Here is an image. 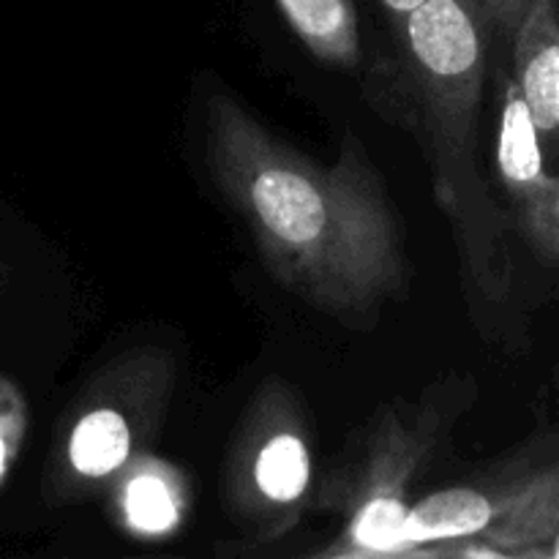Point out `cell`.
<instances>
[{
    "instance_id": "obj_1",
    "label": "cell",
    "mask_w": 559,
    "mask_h": 559,
    "mask_svg": "<svg viewBox=\"0 0 559 559\" xmlns=\"http://www.w3.org/2000/svg\"><path fill=\"white\" fill-rule=\"evenodd\" d=\"M207 162L273 276L336 317H369L407 282L396 216L355 140L317 164L233 96L205 102Z\"/></svg>"
},
{
    "instance_id": "obj_2",
    "label": "cell",
    "mask_w": 559,
    "mask_h": 559,
    "mask_svg": "<svg viewBox=\"0 0 559 559\" xmlns=\"http://www.w3.org/2000/svg\"><path fill=\"white\" fill-rule=\"evenodd\" d=\"M489 25L480 0H424L399 25L431 134L437 200L456 222L473 260L480 254L484 235V191L473 164V131L484 91Z\"/></svg>"
},
{
    "instance_id": "obj_3",
    "label": "cell",
    "mask_w": 559,
    "mask_h": 559,
    "mask_svg": "<svg viewBox=\"0 0 559 559\" xmlns=\"http://www.w3.org/2000/svg\"><path fill=\"white\" fill-rule=\"evenodd\" d=\"M173 374L169 355L140 349L112 360L87 385L55 451L52 486L60 500L96 495L147 451L173 396Z\"/></svg>"
},
{
    "instance_id": "obj_4",
    "label": "cell",
    "mask_w": 559,
    "mask_h": 559,
    "mask_svg": "<svg viewBox=\"0 0 559 559\" xmlns=\"http://www.w3.org/2000/svg\"><path fill=\"white\" fill-rule=\"evenodd\" d=\"M311 473L309 429L298 399L284 382H265L233 448V511L262 535H284L309 500Z\"/></svg>"
},
{
    "instance_id": "obj_5",
    "label": "cell",
    "mask_w": 559,
    "mask_h": 559,
    "mask_svg": "<svg viewBox=\"0 0 559 559\" xmlns=\"http://www.w3.org/2000/svg\"><path fill=\"white\" fill-rule=\"evenodd\" d=\"M435 448L429 418L407 420L388 409L374 426L353 486L342 495L347 516L331 546L317 551L331 559L402 557V530L409 511V486Z\"/></svg>"
},
{
    "instance_id": "obj_6",
    "label": "cell",
    "mask_w": 559,
    "mask_h": 559,
    "mask_svg": "<svg viewBox=\"0 0 559 559\" xmlns=\"http://www.w3.org/2000/svg\"><path fill=\"white\" fill-rule=\"evenodd\" d=\"M107 489L115 524L134 540H169L189 519V478L173 462L147 451L131 459Z\"/></svg>"
},
{
    "instance_id": "obj_7",
    "label": "cell",
    "mask_w": 559,
    "mask_h": 559,
    "mask_svg": "<svg viewBox=\"0 0 559 559\" xmlns=\"http://www.w3.org/2000/svg\"><path fill=\"white\" fill-rule=\"evenodd\" d=\"M513 66L519 93L540 142L559 147V11L557 0H524L513 22Z\"/></svg>"
},
{
    "instance_id": "obj_8",
    "label": "cell",
    "mask_w": 559,
    "mask_h": 559,
    "mask_svg": "<svg viewBox=\"0 0 559 559\" xmlns=\"http://www.w3.org/2000/svg\"><path fill=\"white\" fill-rule=\"evenodd\" d=\"M497 519V489L453 486L413 502L402 530V557L442 555L475 540Z\"/></svg>"
},
{
    "instance_id": "obj_9",
    "label": "cell",
    "mask_w": 559,
    "mask_h": 559,
    "mask_svg": "<svg viewBox=\"0 0 559 559\" xmlns=\"http://www.w3.org/2000/svg\"><path fill=\"white\" fill-rule=\"evenodd\" d=\"M497 169H500L502 186L516 200L519 207L535 200L551 180L544 164V142H540L533 115H530L527 104H524L513 80L506 82V87H502Z\"/></svg>"
},
{
    "instance_id": "obj_10",
    "label": "cell",
    "mask_w": 559,
    "mask_h": 559,
    "mask_svg": "<svg viewBox=\"0 0 559 559\" xmlns=\"http://www.w3.org/2000/svg\"><path fill=\"white\" fill-rule=\"evenodd\" d=\"M295 36L322 63H360V25L353 0H276Z\"/></svg>"
},
{
    "instance_id": "obj_11",
    "label": "cell",
    "mask_w": 559,
    "mask_h": 559,
    "mask_svg": "<svg viewBox=\"0 0 559 559\" xmlns=\"http://www.w3.org/2000/svg\"><path fill=\"white\" fill-rule=\"evenodd\" d=\"M522 224L533 249L546 260L559 262V175L522 207Z\"/></svg>"
},
{
    "instance_id": "obj_12",
    "label": "cell",
    "mask_w": 559,
    "mask_h": 559,
    "mask_svg": "<svg viewBox=\"0 0 559 559\" xmlns=\"http://www.w3.org/2000/svg\"><path fill=\"white\" fill-rule=\"evenodd\" d=\"M27 437V402L14 380L0 374V484L20 459Z\"/></svg>"
},
{
    "instance_id": "obj_13",
    "label": "cell",
    "mask_w": 559,
    "mask_h": 559,
    "mask_svg": "<svg viewBox=\"0 0 559 559\" xmlns=\"http://www.w3.org/2000/svg\"><path fill=\"white\" fill-rule=\"evenodd\" d=\"M420 3H424V0H380L382 9H385L388 14H391V20L396 22V27L402 25V22L407 20V16L413 14Z\"/></svg>"
},
{
    "instance_id": "obj_14",
    "label": "cell",
    "mask_w": 559,
    "mask_h": 559,
    "mask_svg": "<svg viewBox=\"0 0 559 559\" xmlns=\"http://www.w3.org/2000/svg\"><path fill=\"white\" fill-rule=\"evenodd\" d=\"M538 557H549V559H559V522L555 527V533H551V538L546 540L544 549L538 551Z\"/></svg>"
},
{
    "instance_id": "obj_15",
    "label": "cell",
    "mask_w": 559,
    "mask_h": 559,
    "mask_svg": "<svg viewBox=\"0 0 559 559\" xmlns=\"http://www.w3.org/2000/svg\"><path fill=\"white\" fill-rule=\"evenodd\" d=\"M3 278H5V271H3V262H0V284H3Z\"/></svg>"
}]
</instances>
